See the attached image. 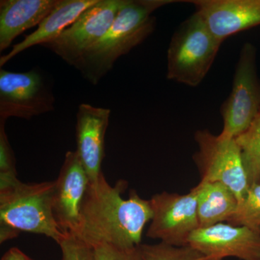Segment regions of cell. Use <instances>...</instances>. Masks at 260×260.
<instances>
[{
    "label": "cell",
    "mask_w": 260,
    "mask_h": 260,
    "mask_svg": "<svg viewBox=\"0 0 260 260\" xmlns=\"http://www.w3.org/2000/svg\"><path fill=\"white\" fill-rule=\"evenodd\" d=\"M126 187L124 180L111 186L104 174L96 181H89L75 235L93 248L104 244L121 249L139 246L153 210L150 200L140 198L135 190L123 199Z\"/></svg>",
    "instance_id": "6da1fadb"
},
{
    "label": "cell",
    "mask_w": 260,
    "mask_h": 260,
    "mask_svg": "<svg viewBox=\"0 0 260 260\" xmlns=\"http://www.w3.org/2000/svg\"><path fill=\"white\" fill-rule=\"evenodd\" d=\"M172 0H126L104 37L84 53L75 67L93 85L112 69L121 56L140 45L155 28L154 12Z\"/></svg>",
    "instance_id": "7a4b0ae2"
},
{
    "label": "cell",
    "mask_w": 260,
    "mask_h": 260,
    "mask_svg": "<svg viewBox=\"0 0 260 260\" xmlns=\"http://www.w3.org/2000/svg\"><path fill=\"white\" fill-rule=\"evenodd\" d=\"M54 181L25 184L17 176L0 175V223L18 232L51 238L66 237L53 213Z\"/></svg>",
    "instance_id": "3957f363"
},
{
    "label": "cell",
    "mask_w": 260,
    "mask_h": 260,
    "mask_svg": "<svg viewBox=\"0 0 260 260\" xmlns=\"http://www.w3.org/2000/svg\"><path fill=\"white\" fill-rule=\"evenodd\" d=\"M222 42L194 13L174 32L167 53V79L196 87L211 68Z\"/></svg>",
    "instance_id": "277c9868"
},
{
    "label": "cell",
    "mask_w": 260,
    "mask_h": 260,
    "mask_svg": "<svg viewBox=\"0 0 260 260\" xmlns=\"http://www.w3.org/2000/svg\"><path fill=\"white\" fill-rule=\"evenodd\" d=\"M194 140L198 150L193 159L201 181L225 184L240 202L250 185L235 138H223L208 129H201L195 133Z\"/></svg>",
    "instance_id": "5b68a950"
},
{
    "label": "cell",
    "mask_w": 260,
    "mask_h": 260,
    "mask_svg": "<svg viewBox=\"0 0 260 260\" xmlns=\"http://www.w3.org/2000/svg\"><path fill=\"white\" fill-rule=\"evenodd\" d=\"M256 49L246 43L236 67L232 92L220 108L223 126L220 136L236 138L246 131L260 112V80Z\"/></svg>",
    "instance_id": "8992f818"
},
{
    "label": "cell",
    "mask_w": 260,
    "mask_h": 260,
    "mask_svg": "<svg viewBox=\"0 0 260 260\" xmlns=\"http://www.w3.org/2000/svg\"><path fill=\"white\" fill-rule=\"evenodd\" d=\"M126 0H99L59 37L42 45L75 67L89 48L102 39Z\"/></svg>",
    "instance_id": "52a82bcc"
},
{
    "label": "cell",
    "mask_w": 260,
    "mask_h": 260,
    "mask_svg": "<svg viewBox=\"0 0 260 260\" xmlns=\"http://www.w3.org/2000/svg\"><path fill=\"white\" fill-rule=\"evenodd\" d=\"M150 200L153 218L147 237L171 246H187L189 237L200 228L194 189L186 194L164 191Z\"/></svg>",
    "instance_id": "ba28073f"
},
{
    "label": "cell",
    "mask_w": 260,
    "mask_h": 260,
    "mask_svg": "<svg viewBox=\"0 0 260 260\" xmlns=\"http://www.w3.org/2000/svg\"><path fill=\"white\" fill-rule=\"evenodd\" d=\"M55 99L38 72L0 70V120L30 119L54 109Z\"/></svg>",
    "instance_id": "9c48e42d"
},
{
    "label": "cell",
    "mask_w": 260,
    "mask_h": 260,
    "mask_svg": "<svg viewBox=\"0 0 260 260\" xmlns=\"http://www.w3.org/2000/svg\"><path fill=\"white\" fill-rule=\"evenodd\" d=\"M188 245L205 260L234 256L242 260H260V234L245 226L220 223L199 228L189 237Z\"/></svg>",
    "instance_id": "30bf717a"
},
{
    "label": "cell",
    "mask_w": 260,
    "mask_h": 260,
    "mask_svg": "<svg viewBox=\"0 0 260 260\" xmlns=\"http://www.w3.org/2000/svg\"><path fill=\"white\" fill-rule=\"evenodd\" d=\"M88 174L76 151H68L59 176L54 181L53 213L65 234H75L80 210L89 184Z\"/></svg>",
    "instance_id": "8fae6325"
},
{
    "label": "cell",
    "mask_w": 260,
    "mask_h": 260,
    "mask_svg": "<svg viewBox=\"0 0 260 260\" xmlns=\"http://www.w3.org/2000/svg\"><path fill=\"white\" fill-rule=\"evenodd\" d=\"M210 32L223 43L227 38L260 25V0H192Z\"/></svg>",
    "instance_id": "7c38bea8"
},
{
    "label": "cell",
    "mask_w": 260,
    "mask_h": 260,
    "mask_svg": "<svg viewBox=\"0 0 260 260\" xmlns=\"http://www.w3.org/2000/svg\"><path fill=\"white\" fill-rule=\"evenodd\" d=\"M111 110L88 104L78 107L76 115L77 150L89 181H96L103 174L105 135Z\"/></svg>",
    "instance_id": "4fadbf2b"
},
{
    "label": "cell",
    "mask_w": 260,
    "mask_h": 260,
    "mask_svg": "<svg viewBox=\"0 0 260 260\" xmlns=\"http://www.w3.org/2000/svg\"><path fill=\"white\" fill-rule=\"evenodd\" d=\"M60 0H1L0 52L28 29L39 25Z\"/></svg>",
    "instance_id": "5bb4252c"
},
{
    "label": "cell",
    "mask_w": 260,
    "mask_h": 260,
    "mask_svg": "<svg viewBox=\"0 0 260 260\" xmlns=\"http://www.w3.org/2000/svg\"><path fill=\"white\" fill-rule=\"evenodd\" d=\"M99 0H60L59 4L38 25V28L29 34L21 42L13 45L8 54L0 58V67H3L13 57L29 48L44 45L54 40L65 29L74 23L82 13L96 4Z\"/></svg>",
    "instance_id": "9a60e30c"
},
{
    "label": "cell",
    "mask_w": 260,
    "mask_h": 260,
    "mask_svg": "<svg viewBox=\"0 0 260 260\" xmlns=\"http://www.w3.org/2000/svg\"><path fill=\"white\" fill-rule=\"evenodd\" d=\"M192 189L197 195L200 228L228 223L237 211V196L225 184L200 181Z\"/></svg>",
    "instance_id": "2e32d148"
},
{
    "label": "cell",
    "mask_w": 260,
    "mask_h": 260,
    "mask_svg": "<svg viewBox=\"0 0 260 260\" xmlns=\"http://www.w3.org/2000/svg\"><path fill=\"white\" fill-rule=\"evenodd\" d=\"M235 139L249 185L260 184V112L249 128Z\"/></svg>",
    "instance_id": "e0dca14e"
},
{
    "label": "cell",
    "mask_w": 260,
    "mask_h": 260,
    "mask_svg": "<svg viewBox=\"0 0 260 260\" xmlns=\"http://www.w3.org/2000/svg\"><path fill=\"white\" fill-rule=\"evenodd\" d=\"M227 223L245 226L260 234V184L249 186L238 204L237 211Z\"/></svg>",
    "instance_id": "ac0fdd59"
},
{
    "label": "cell",
    "mask_w": 260,
    "mask_h": 260,
    "mask_svg": "<svg viewBox=\"0 0 260 260\" xmlns=\"http://www.w3.org/2000/svg\"><path fill=\"white\" fill-rule=\"evenodd\" d=\"M139 249L143 260H205L201 253L189 245L178 247L160 242L140 244Z\"/></svg>",
    "instance_id": "d6986e66"
},
{
    "label": "cell",
    "mask_w": 260,
    "mask_h": 260,
    "mask_svg": "<svg viewBox=\"0 0 260 260\" xmlns=\"http://www.w3.org/2000/svg\"><path fill=\"white\" fill-rule=\"evenodd\" d=\"M59 245L62 254L61 260H96L93 248L72 233H68Z\"/></svg>",
    "instance_id": "ffe728a7"
},
{
    "label": "cell",
    "mask_w": 260,
    "mask_h": 260,
    "mask_svg": "<svg viewBox=\"0 0 260 260\" xmlns=\"http://www.w3.org/2000/svg\"><path fill=\"white\" fill-rule=\"evenodd\" d=\"M96 260H143L139 246L132 249H121L104 244L93 248Z\"/></svg>",
    "instance_id": "44dd1931"
},
{
    "label": "cell",
    "mask_w": 260,
    "mask_h": 260,
    "mask_svg": "<svg viewBox=\"0 0 260 260\" xmlns=\"http://www.w3.org/2000/svg\"><path fill=\"white\" fill-rule=\"evenodd\" d=\"M5 126V121L0 120V175L17 176L14 153Z\"/></svg>",
    "instance_id": "7402d4cb"
},
{
    "label": "cell",
    "mask_w": 260,
    "mask_h": 260,
    "mask_svg": "<svg viewBox=\"0 0 260 260\" xmlns=\"http://www.w3.org/2000/svg\"><path fill=\"white\" fill-rule=\"evenodd\" d=\"M1 260H32L17 247H13L7 251Z\"/></svg>",
    "instance_id": "603a6c76"
},
{
    "label": "cell",
    "mask_w": 260,
    "mask_h": 260,
    "mask_svg": "<svg viewBox=\"0 0 260 260\" xmlns=\"http://www.w3.org/2000/svg\"><path fill=\"white\" fill-rule=\"evenodd\" d=\"M1 230H0V242L3 243L9 239L16 237L19 234L18 231L15 230L13 228L8 226L5 224L1 223Z\"/></svg>",
    "instance_id": "cb8c5ba5"
}]
</instances>
